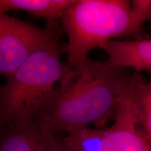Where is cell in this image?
<instances>
[{
  "instance_id": "1",
  "label": "cell",
  "mask_w": 151,
  "mask_h": 151,
  "mask_svg": "<svg viewBox=\"0 0 151 151\" xmlns=\"http://www.w3.org/2000/svg\"><path fill=\"white\" fill-rule=\"evenodd\" d=\"M132 76L108 62L88 58L78 67H70L35 123L55 136L92 124L102 128L114 118Z\"/></svg>"
},
{
  "instance_id": "2",
  "label": "cell",
  "mask_w": 151,
  "mask_h": 151,
  "mask_svg": "<svg viewBox=\"0 0 151 151\" xmlns=\"http://www.w3.org/2000/svg\"><path fill=\"white\" fill-rule=\"evenodd\" d=\"M67 36V65L76 68L91 50L113 39L133 35L148 21L125 0H73L61 18Z\"/></svg>"
},
{
  "instance_id": "3",
  "label": "cell",
  "mask_w": 151,
  "mask_h": 151,
  "mask_svg": "<svg viewBox=\"0 0 151 151\" xmlns=\"http://www.w3.org/2000/svg\"><path fill=\"white\" fill-rule=\"evenodd\" d=\"M70 67L60 58L58 38L35 52L0 88V123H35Z\"/></svg>"
},
{
  "instance_id": "4",
  "label": "cell",
  "mask_w": 151,
  "mask_h": 151,
  "mask_svg": "<svg viewBox=\"0 0 151 151\" xmlns=\"http://www.w3.org/2000/svg\"><path fill=\"white\" fill-rule=\"evenodd\" d=\"M55 22L41 28L0 14V73L7 78L30 56L59 38Z\"/></svg>"
},
{
  "instance_id": "5",
  "label": "cell",
  "mask_w": 151,
  "mask_h": 151,
  "mask_svg": "<svg viewBox=\"0 0 151 151\" xmlns=\"http://www.w3.org/2000/svg\"><path fill=\"white\" fill-rule=\"evenodd\" d=\"M113 119L112 125L106 127L104 151H151V145L141 124L134 75Z\"/></svg>"
},
{
  "instance_id": "6",
  "label": "cell",
  "mask_w": 151,
  "mask_h": 151,
  "mask_svg": "<svg viewBox=\"0 0 151 151\" xmlns=\"http://www.w3.org/2000/svg\"><path fill=\"white\" fill-rule=\"evenodd\" d=\"M109 56L108 62L120 69L151 72V39L112 40L101 44Z\"/></svg>"
},
{
  "instance_id": "7",
  "label": "cell",
  "mask_w": 151,
  "mask_h": 151,
  "mask_svg": "<svg viewBox=\"0 0 151 151\" xmlns=\"http://www.w3.org/2000/svg\"><path fill=\"white\" fill-rule=\"evenodd\" d=\"M4 128L0 151H49L55 137L36 123L10 124Z\"/></svg>"
},
{
  "instance_id": "8",
  "label": "cell",
  "mask_w": 151,
  "mask_h": 151,
  "mask_svg": "<svg viewBox=\"0 0 151 151\" xmlns=\"http://www.w3.org/2000/svg\"><path fill=\"white\" fill-rule=\"evenodd\" d=\"M73 0H1L0 14L11 11H22L45 19L48 23L61 19Z\"/></svg>"
},
{
  "instance_id": "9",
  "label": "cell",
  "mask_w": 151,
  "mask_h": 151,
  "mask_svg": "<svg viewBox=\"0 0 151 151\" xmlns=\"http://www.w3.org/2000/svg\"><path fill=\"white\" fill-rule=\"evenodd\" d=\"M136 95L142 129L151 145V82L134 74Z\"/></svg>"
},
{
  "instance_id": "10",
  "label": "cell",
  "mask_w": 151,
  "mask_h": 151,
  "mask_svg": "<svg viewBox=\"0 0 151 151\" xmlns=\"http://www.w3.org/2000/svg\"><path fill=\"white\" fill-rule=\"evenodd\" d=\"M132 5L134 9L146 17L148 21L151 20V0H134L132 1Z\"/></svg>"
},
{
  "instance_id": "11",
  "label": "cell",
  "mask_w": 151,
  "mask_h": 151,
  "mask_svg": "<svg viewBox=\"0 0 151 151\" xmlns=\"http://www.w3.org/2000/svg\"><path fill=\"white\" fill-rule=\"evenodd\" d=\"M49 151H76L67 145L63 139H60L58 137H55L50 143Z\"/></svg>"
}]
</instances>
